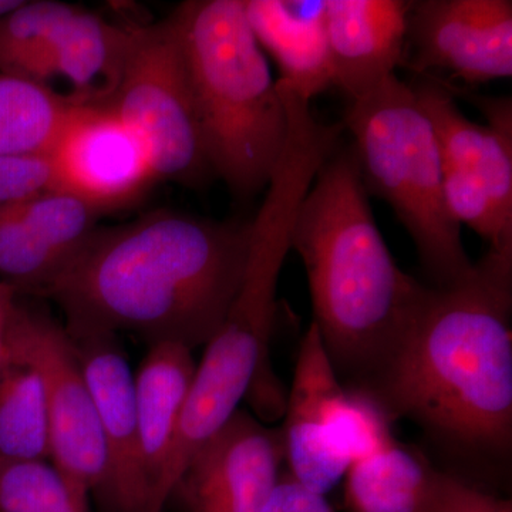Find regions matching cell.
<instances>
[{"label": "cell", "mask_w": 512, "mask_h": 512, "mask_svg": "<svg viewBox=\"0 0 512 512\" xmlns=\"http://www.w3.org/2000/svg\"><path fill=\"white\" fill-rule=\"evenodd\" d=\"M251 221L156 210L100 227L35 298L56 303L70 336L133 333L194 350L234 301Z\"/></svg>", "instance_id": "6da1fadb"}, {"label": "cell", "mask_w": 512, "mask_h": 512, "mask_svg": "<svg viewBox=\"0 0 512 512\" xmlns=\"http://www.w3.org/2000/svg\"><path fill=\"white\" fill-rule=\"evenodd\" d=\"M512 255L488 251L453 284L426 285L373 403L441 443L504 457L512 443Z\"/></svg>", "instance_id": "7a4b0ae2"}, {"label": "cell", "mask_w": 512, "mask_h": 512, "mask_svg": "<svg viewBox=\"0 0 512 512\" xmlns=\"http://www.w3.org/2000/svg\"><path fill=\"white\" fill-rule=\"evenodd\" d=\"M308 275L313 325L336 376L370 400L402 348L426 285L394 261L377 228L352 144L333 151L291 235Z\"/></svg>", "instance_id": "3957f363"}, {"label": "cell", "mask_w": 512, "mask_h": 512, "mask_svg": "<svg viewBox=\"0 0 512 512\" xmlns=\"http://www.w3.org/2000/svg\"><path fill=\"white\" fill-rule=\"evenodd\" d=\"M311 188L308 174L276 168L249 227L247 261L227 315L205 343L163 474L147 512H164L194 454L251 399L262 420L284 416L286 397L269 365L279 275L291 251L296 215Z\"/></svg>", "instance_id": "277c9868"}, {"label": "cell", "mask_w": 512, "mask_h": 512, "mask_svg": "<svg viewBox=\"0 0 512 512\" xmlns=\"http://www.w3.org/2000/svg\"><path fill=\"white\" fill-rule=\"evenodd\" d=\"M171 15L212 174L252 197L271 180L288 117L244 0H191Z\"/></svg>", "instance_id": "5b68a950"}, {"label": "cell", "mask_w": 512, "mask_h": 512, "mask_svg": "<svg viewBox=\"0 0 512 512\" xmlns=\"http://www.w3.org/2000/svg\"><path fill=\"white\" fill-rule=\"evenodd\" d=\"M343 128L367 194L386 201L416 245L434 286L453 284L473 268L443 191V157L412 84L390 77L350 101Z\"/></svg>", "instance_id": "8992f818"}, {"label": "cell", "mask_w": 512, "mask_h": 512, "mask_svg": "<svg viewBox=\"0 0 512 512\" xmlns=\"http://www.w3.org/2000/svg\"><path fill=\"white\" fill-rule=\"evenodd\" d=\"M103 106L136 134L157 181L195 188L214 177L173 15L134 26L116 92Z\"/></svg>", "instance_id": "52a82bcc"}, {"label": "cell", "mask_w": 512, "mask_h": 512, "mask_svg": "<svg viewBox=\"0 0 512 512\" xmlns=\"http://www.w3.org/2000/svg\"><path fill=\"white\" fill-rule=\"evenodd\" d=\"M6 346L26 357L42 376L53 466L80 493H97L106 476V450L92 393L63 323L20 296Z\"/></svg>", "instance_id": "ba28073f"}, {"label": "cell", "mask_w": 512, "mask_h": 512, "mask_svg": "<svg viewBox=\"0 0 512 512\" xmlns=\"http://www.w3.org/2000/svg\"><path fill=\"white\" fill-rule=\"evenodd\" d=\"M409 52L406 63L424 77L444 72L468 84L510 79L512 2H410L406 55Z\"/></svg>", "instance_id": "9c48e42d"}, {"label": "cell", "mask_w": 512, "mask_h": 512, "mask_svg": "<svg viewBox=\"0 0 512 512\" xmlns=\"http://www.w3.org/2000/svg\"><path fill=\"white\" fill-rule=\"evenodd\" d=\"M70 338L92 393L106 450V476L97 497L106 512H147L150 483L127 357L116 335Z\"/></svg>", "instance_id": "30bf717a"}, {"label": "cell", "mask_w": 512, "mask_h": 512, "mask_svg": "<svg viewBox=\"0 0 512 512\" xmlns=\"http://www.w3.org/2000/svg\"><path fill=\"white\" fill-rule=\"evenodd\" d=\"M282 461L281 433L237 410L194 454L173 495L180 494L190 512H262Z\"/></svg>", "instance_id": "8fae6325"}, {"label": "cell", "mask_w": 512, "mask_h": 512, "mask_svg": "<svg viewBox=\"0 0 512 512\" xmlns=\"http://www.w3.org/2000/svg\"><path fill=\"white\" fill-rule=\"evenodd\" d=\"M106 211L55 188L0 208V281L35 296L76 256Z\"/></svg>", "instance_id": "7c38bea8"}, {"label": "cell", "mask_w": 512, "mask_h": 512, "mask_svg": "<svg viewBox=\"0 0 512 512\" xmlns=\"http://www.w3.org/2000/svg\"><path fill=\"white\" fill-rule=\"evenodd\" d=\"M59 185L101 210H123L157 183L143 144L106 106H84L55 148Z\"/></svg>", "instance_id": "4fadbf2b"}, {"label": "cell", "mask_w": 512, "mask_h": 512, "mask_svg": "<svg viewBox=\"0 0 512 512\" xmlns=\"http://www.w3.org/2000/svg\"><path fill=\"white\" fill-rule=\"evenodd\" d=\"M345 387L311 323L303 335L282 430L289 474L309 490L326 495L345 477L350 464L332 441V424Z\"/></svg>", "instance_id": "5bb4252c"}, {"label": "cell", "mask_w": 512, "mask_h": 512, "mask_svg": "<svg viewBox=\"0 0 512 512\" xmlns=\"http://www.w3.org/2000/svg\"><path fill=\"white\" fill-rule=\"evenodd\" d=\"M403 0H326V40L333 86L349 101L372 92L406 60Z\"/></svg>", "instance_id": "9a60e30c"}, {"label": "cell", "mask_w": 512, "mask_h": 512, "mask_svg": "<svg viewBox=\"0 0 512 512\" xmlns=\"http://www.w3.org/2000/svg\"><path fill=\"white\" fill-rule=\"evenodd\" d=\"M256 42L278 64V82L312 101L333 86L325 2L244 0Z\"/></svg>", "instance_id": "2e32d148"}, {"label": "cell", "mask_w": 512, "mask_h": 512, "mask_svg": "<svg viewBox=\"0 0 512 512\" xmlns=\"http://www.w3.org/2000/svg\"><path fill=\"white\" fill-rule=\"evenodd\" d=\"M412 87L436 133L443 163L483 184L512 217V138L464 116L450 90L436 80L423 77Z\"/></svg>", "instance_id": "e0dca14e"}, {"label": "cell", "mask_w": 512, "mask_h": 512, "mask_svg": "<svg viewBox=\"0 0 512 512\" xmlns=\"http://www.w3.org/2000/svg\"><path fill=\"white\" fill-rule=\"evenodd\" d=\"M137 23L111 22L77 8L50 52L47 84L62 77L72 84L70 99L86 106L106 104L116 92Z\"/></svg>", "instance_id": "ac0fdd59"}, {"label": "cell", "mask_w": 512, "mask_h": 512, "mask_svg": "<svg viewBox=\"0 0 512 512\" xmlns=\"http://www.w3.org/2000/svg\"><path fill=\"white\" fill-rule=\"evenodd\" d=\"M195 367L197 363L187 346L158 342L150 345L134 376L138 429L150 483V500L173 446Z\"/></svg>", "instance_id": "d6986e66"}, {"label": "cell", "mask_w": 512, "mask_h": 512, "mask_svg": "<svg viewBox=\"0 0 512 512\" xmlns=\"http://www.w3.org/2000/svg\"><path fill=\"white\" fill-rule=\"evenodd\" d=\"M440 471L426 458L390 441L350 464L345 474L348 512H433Z\"/></svg>", "instance_id": "ffe728a7"}, {"label": "cell", "mask_w": 512, "mask_h": 512, "mask_svg": "<svg viewBox=\"0 0 512 512\" xmlns=\"http://www.w3.org/2000/svg\"><path fill=\"white\" fill-rule=\"evenodd\" d=\"M84 106L46 84L0 73V156L49 153Z\"/></svg>", "instance_id": "44dd1931"}, {"label": "cell", "mask_w": 512, "mask_h": 512, "mask_svg": "<svg viewBox=\"0 0 512 512\" xmlns=\"http://www.w3.org/2000/svg\"><path fill=\"white\" fill-rule=\"evenodd\" d=\"M52 456L45 384L26 357L6 346L0 359V458Z\"/></svg>", "instance_id": "7402d4cb"}, {"label": "cell", "mask_w": 512, "mask_h": 512, "mask_svg": "<svg viewBox=\"0 0 512 512\" xmlns=\"http://www.w3.org/2000/svg\"><path fill=\"white\" fill-rule=\"evenodd\" d=\"M79 6L22 0L0 16V73L46 84L47 53Z\"/></svg>", "instance_id": "603a6c76"}, {"label": "cell", "mask_w": 512, "mask_h": 512, "mask_svg": "<svg viewBox=\"0 0 512 512\" xmlns=\"http://www.w3.org/2000/svg\"><path fill=\"white\" fill-rule=\"evenodd\" d=\"M0 512H92L89 495L77 491L47 460L0 458Z\"/></svg>", "instance_id": "cb8c5ba5"}, {"label": "cell", "mask_w": 512, "mask_h": 512, "mask_svg": "<svg viewBox=\"0 0 512 512\" xmlns=\"http://www.w3.org/2000/svg\"><path fill=\"white\" fill-rule=\"evenodd\" d=\"M60 188L55 157L49 153L0 156V208Z\"/></svg>", "instance_id": "d4e9b609"}, {"label": "cell", "mask_w": 512, "mask_h": 512, "mask_svg": "<svg viewBox=\"0 0 512 512\" xmlns=\"http://www.w3.org/2000/svg\"><path fill=\"white\" fill-rule=\"evenodd\" d=\"M433 512H512V503L440 471Z\"/></svg>", "instance_id": "484cf974"}, {"label": "cell", "mask_w": 512, "mask_h": 512, "mask_svg": "<svg viewBox=\"0 0 512 512\" xmlns=\"http://www.w3.org/2000/svg\"><path fill=\"white\" fill-rule=\"evenodd\" d=\"M262 512H333L325 495L309 490L291 474H281Z\"/></svg>", "instance_id": "4316f807"}, {"label": "cell", "mask_w": 512, "mask_h": 512, "mask_svg": "<svg viewBox=\"0 0 512 512\" xmlns=\"http://www.w3.org/2000/svg\"><path fill=\"white\" fill-rule=\"evenodd\" d=\"M20 298L19 292L8 282L0 281V359L6 349L10 319Z\"/></svg>", "instance_id": "83f0119b"}, {"label": "cell", "mask_w": 512, "mask_h": 512, "mask_svg": "<svg viewBox=\"0 0 512 512\" xmlns=\"http://www.w3.org/2000/svg\"><path fill=\"white\" fill-rule=\"evenodd\" d=\"M20 2H22V0H0V16H3L5 13L10 12V10L15 9Z\"/></svg>", "instance_id": "f1b7e54d"}]
</instances>
